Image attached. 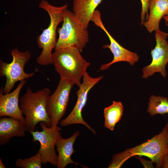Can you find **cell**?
I'll return each mask as SVG.
<instances>
[{"label":"cell","instance_id":"cell-24","mask_svg":"<svg viewBox=\"0 0 168 168\" xmlns=\"http://www.w3.org/2000/svg\"></svg>","mask_w":168,"mask_h":168},{"label":"cell","instance_id":"cell-23","mask_svg":"<svg viewBox=\"0 0 168 168\" xmlns=\"http://www.w3.org/2000/svg\"><path fill=\"white\" fill-rule=\"evenodd\" d=\"M163 18L168 23V15L164 16Z\"/></svg>","mask_w":168,"mask_h":168},{"label":"cell","instance_id":"cell-4","mask_svg":"<svg viewBox=\"0 0 168 168\" xmlns=\"http://www.w3.org/2000/svg\"><path fill=\"white\" fill-rule=\"evenodd\" d=\"M81 52L77 49L70 48L56 49L52 54L53 64L60 77L78 87L90 64L83 58Z\"/></svg>","mask_w":168,"mask_h":168},{"label":"cell","instance_id":"cell-12","mask_svg":"<svg viewBox=\"0 0 168 168\" xmlns=\"http://www.w3.org/2000/svg\"><path fill=\"white\" fill-rule=\"evenodd\" d=\"M26 80L20 82L16 88L12 92L4 94L3 86L0 90V117H12L21 120L25 121V118L20 109L19 102V95Z\"/></svg>","mask_w":168,"mask_h":168},{"label":"cell","instance_id":"cell-7","mask_svg":"<svg viewBox=\"0 0 168 168\" xmlns=\"http://www.w3.org/2000/svg\"><path fill=\"white\" fill-rule=\"evenodd\" d=\"M74 84L69 80L60 77L55 90L49 96L46 110L50 120L51 127L56 128L64 115L70 93Z\"/></svg>","mask_w":168,"mask_h":168},{"label":"cell","instance_id":"cell-3","mask_svg":"<svg viewBox=\"0 0 168 168\" xmlns=\"http://www.w3.org/2000/svg\"><path fill=\"white\" fill-rule=\"evenodd\" d=\"M51 91L45 88L33 92L28 87L26 93L19 99V107L25 116L26 131H35L36 125L43 122L51 127L50 119L46 110L47 99Z\"/></svg>","mask_w":168,"mask_h":168},{"label":"cell","instance_id":"cell-19","mask_svg":"<svg viewBox=\"0 0 168 168\" xmlns=\"http://www.w3.org/2000/svg\"><path fill=\"white\" fill-rule=\"evenodd\" d=\"M42 162L41 156L38 152L29 158L18 159L16 162V167L21 168H40Z\"/></svg>","mask_w":168,"mask_h":168},{"label":"cell","instance_id":"cell-14","mask_svg":"<svg viewBox=\"0 0 168 168\" xmlns=\"http://www.w3.org/2000/svg\"><path fill=\"white\" fill-rule=\"evenodd\" d=\"M80 133L79 131H77L68 138H63L61 134L58 137L56 144L57 151L58 153L56 166L58 168H64L69 164H74L84 168L86 167L73 161L71 159L72 154L75 152L73 147L74 143Z\"/></svg>","mask_w":168,"mask_h":168},{"label":"cell","instance_id":"cell-2","mask_svg":"<svg viewBox=\"0 0 168 168\" xmlns=\"http://www.w3.org/2000/svg\"><path fill=\"white\" fill-rule=\"evenodd\" d=\"M39 7L48 13L50 20L49 25L38 36L36 40L38 47L42 49L41 53L37 58V62L39 65L46 66L53 64L52 51L57 44V27L63 21V12L67 8L68 5L66 4L61 6L56 7L46 0H42Z\"/></svg>","mask_w":168,"mask_h":168},{"label":"cell","instance_id":"cell-13","mask_svg":"<svg viewBox=\"0 0 168 168\" xmlns=\"http://www.w3.org/2000/svg\"><path fill=\"white\" fill-rule=\"evenodd\" d=\"M26 126L25 121L10 117H1L0 119V144L7 143L15 137L25 136Z\"/></svg>","mask_w":168,"mask_h":168},{"label":"cell","instance_id":"cell-5","mask_svg":"<svg viewBox=\"0 0 168 168\" xmlns=\"http://www.w3.org/2000/svg\"><path fill=\"white\" fill-rule=\"evenodd\" d=\"M63 24L58 30L59 37L55 50L74 48L82 52L89 41L87 29L82 25L73 12L67 9L63 13Z\"/></svg>","mask_w":168,"mask_h":168},{"label":"cell","instance_id":"cell-18","mask_svg":"<svg viewBox=\"0 0 168 168\" xmlns=\"http://www.w3.org/2000/svg\"><path fill=\"white\" fill-rule=\"evenodd\" d=\"M147 112L153 116L156 114H168V98L166 97L151 96L149 99Z\"/></svg>","mask_w":168,"mask_h":168},{"label":"cell","instance_id":"cell-21","mask_svg":"<svg viewBox=\"0 0 168 168\" xmlns=\"http://www.w3.org/2000/svg\"><path fill=\"white\" fill-rule=\"evenodd\" d=\"M162 167L168 168V152L167 153L165 157Z\"/></svg>","mask_w":168,"mask_h":168},{"label":"cell","instance_id":"cell-11","mask_svg":"<svg viewBox=\"0 0 168 168\" xmlns=\"http://www.w3.org/2000/svg\"><path fill=\"white\" fill-rule=\"evenodd\" d=\"M91 21L96 26L102 30L107 35L110 41V44L105 45L103 47L109 49L114 56L113 59L110 63L102 65L99 70L104 71L107 69L113 64L119 62H127L130 65L133 66L138 62L139 57L138 54L123 47L109 33L102 23L100 13L98 10H96L94 11Z\"/></svg>","mask_w":168,"mask_h":168},{"label":"cell","instance_id":"cell-22","mask_svg":"<svg viewBox=\"0 0 168 168\" xmlns=\"http://www.w3.org/2000/svg\"><path fill=\"white\" fill-rule=\"evenodd\" d=\"M0 168H5V166L4 165L3 163H2L1 159V158H0Z\"/></svg>","mask_w":168,"mask_h":168},{"label":"cell","instance_id":"cell-8","mask_svg":"<svg viewBox=\"0 0 168 168\" xmlns=\"http://www.w3.org/2000/svg\"><path fill=\"white\" fill-rule=\"evenodd\" d=\"M103 76H100L93 77L87 72L84 74L82 77V81L76 92L77 100L76 104L68 116L60 121L61 126H66L76 124H82L94 133H96L95 131L83 118L82 111L86 103L89 91L103 79Z\"/></svg>","mask_w":168,"mask_h":168},{"label":"cell","instance_id":"cell-15","mask_svg":"<svg viewBox=\"0 0 168 168\" xmlns=\"http://www.w3.org/2000/svg\"><path fill=\"white\" fill-rule=\"evenodd\" d=\"M149 14L142 25L150 33L160 30L161 18L168 15V0H150L148 5Z\"/></svg>","mask_w":168,"mask_h":168},{"label":"cell","instance_id":"cell-9","mask_svg":"<svg viewBox=\"0 0 168 168\" xmlns=\"http://www.w3.org/2000/svg\"><path fill=\"white\" fill-rule=\"evenodd\" d=\"M42 129V131H30L29 132L33 137L32 141L40 142V147L38 152L42 157V164L45 165L49 163L56 166L58 155L55 150L56 141L58 136L61 134V128L57 126L56 128L46 126L43 122L40 123Z\"/></svg>","mask_w":168,"mask_h":168},{"label":"cell","instance_id":"cell-1","mask_svg":"<svg viewBox=\"0 0 168 168\" xmlns=\"http://www.w3.org/2000/svg\"><path fill=\"white\" fill-rule=\"evenodd\" d=\"M168 149V124L162 131L139 145L115 154L108 168H118L128 159L134 156H144L156 164L157 168L162 167Z\"/></svg>","mask_w":168,"mask_h":168},{"label":"cell","instance_id":"cell-10","mask_svg":"<svg viewBox=\"0 0 168 168\" xmlns=\"http://www.w3.org/2000/svg\"><path fill=\"white\" fill-rule=\"evenodd\" d=\"M168 33L160 30L155 31L156 44L151 50L152 61L149 65L142 69V77L147 79L156 72H160L163 77L167 75L166 67L168 63Z\"/></svg>","mask_w":168,"mask_h":168},{"label":"cell","instance_id":"cell-16","mask_svg":"<svg viewBox=\"0 0 168 168\" xmlns=\"http://www.w3.org/2000/svg\"><path fill=\"white\" fill-rule=\"evenodd\" d=\"M103 0H73V12L85 29H87L94 12Z\"/></svg>","mask_w":168,"mask_h":168},{"label":"cell","instance_id":"cell-17","mask_svg":"<svg viewBox=\"0 0 168 168\" xmlns=\"http://www.w3.org/2000/svg\"><path fill=\"white\" fill-rule=\"evenodd\" d=\"M124 106L120 101H113L112 104L104 110V126L113 131L116 124L121 120L123 115Z\"/></svg>","mask_w":168,"mask_h":168},{"label":"cell","instance_id":"cell-6","mask_svg":"<svg viewBox=\"0 0 168 168\" xmlns=\"http://www.w3.org/2000/svg\"><path fill=\"white\" fill-rule=\"evenodd\" d=\"M11 55L12 57L11 63H8L0 60V76L5 77L6 78L3 89L4 94L10 92L17 82L33 77L37 70L30 73L24 71V67L31 58V53L29 50L21 52L16 48L11 50Z\"/></svg>","mask_w":168,"mask_h":168},{"label":"cell","instance_id":"cell-20","mask_svg":"<svg viewBox=\"0 0 168 168\" xmlns=\"http://www.w3.org/2000/svg\"><path fill=\"white\" fill-rule=\"evenodd\" d=\"M142 4L141 13V25L147 20L148 16V5L150 0H140Z\"/></svg>","mask_w":168,"mask_h":168}]
</instances>
